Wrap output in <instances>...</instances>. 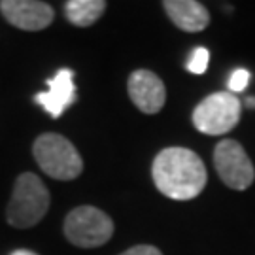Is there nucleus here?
Returning <instances> with one entry per match:
<instances>
[{"label": "nucleus", "instance_id": "f8f14e48", "mask_svg": "<svg viewBox=\"0 0 255 255\" xmlns=\"http://www.w3.org/2000/svg\"><path fill=\"white\" fill-rule=\"evenodd\" d=\"M210 63V53L206 47H197L187 61V70L193 74H204Z\"/></svg>", "mask_w": 255, "mask_h": 255}, {"label": "nucleus", "instance_id": "4468645a", "mask_svg": "<svg viewBox=\"0 0 255 255\" xmlns=\"http://www.w3.org/2000/svg\"><path fill=\"white\" fill-rule=\"evenodd\" d=\"M119 255H163L161 254V250L155 246H149V244H140V246H132L125 250L123 254Z\"/></svg>", "mask_w": 255, "mask_h": 255}, {"label": "nucleus", "instance_id": "9b49d317", "mask_svg": "<svg viewBox=\"0 0 255 255\" xmlns=\"http://www.w3.org/2000/svg\"><path fill=\"white\" fill-rule=\"evenodd\" d=\"M106 9L104 0H68L64 4V15L74 27H91Z\"/></svg>", "mask_w": 255, "mask_h": 255}, {"label": "nucleus", "instance_id": "dca6fc26", "mask_svg": "<svg viewBox=\"0 0 255 255\" xmlns=\"http://www.w3.org/2000/svg\"><path fill=\"white\" fill-rule=\"evenodd\" d=\"M246 106H248V108H255V97H248Z\"/></svg>", "mask_w": 255, "mask_h": 255}, {"label": "nucleus", "instance_id": "2eb2a0df", "mask_svg": "<svg viewBox=\"0 0 255 255\" xmlns=\"http://www.w3.org/2000/svg\"><path fill=\"white\" fill-rule=\"evenodd\" d=\"M11 255H38V254H34V252H30V250H15Z\"/></svg>", "mask_w": 255, "mask_h": 255}, {"label": "nucleus", "instance_id": "f03ea898", "mask_svg": "<svg viewBox=\"0 0 255 255\" xmlns=\"http://www.w3.org/2000/svg\"><path fill=\"white\" fill-rule=\"evenodd\" d=\"M49 210V191L36 174H21L9 199L6 218L17 229H28L40 223Z\"/></svg>", "mask_w": 255, "mask_h": 255}, {"label": "nucleus", "instance_id": "0eeeda50", "mask_svg": "<svg viewBox=\"0 0 255 255\" xmlns=\"http://www.w3.org/2000/svg\"><path fill=\"white\" fill-rule=\"evenodd\" d=\"M0 13L9 25L28 32L44 30L53 23L55 17L53 8L38 0H2Z\"/></svg>", "mask_w": 255, "mask_h": 255}, {"label": "nucleus", "instance_id": "20e7f679", "mask_svg": "<svg viewBox=\"0 0 255 255\" xmlns=\"http://www.w3.org/2000/svg\"><path fill=\"white\" fill-rule=\"evenodd\" d=\"M240 112L242 104L233 93H214L193 110V125L202 134L221 136L237 127L240 121Z\"/></svg>", "mask_w": 255, "mask_h": 255}, {"label": "nucleus", "instance_id": "7ed1b4c3", "mask_svg": "<svg viewBox=\"0 0 255 255\" xmlns=\"http://www.w3.org/2000/svg\"><path fill=\"white\" fill-rule=\"evenodd\" d=\"M32 153L38 166L55 180L70 182L83 170V161L70 140L61 134L46 132L40 134L32 146Z\"/></svg>", "mask_w": 255, "mask_h": 255}, {"label": "nucleus", "instance_id": "9d476101", "mask_svg": "<svg viewBox=\"0 0 255 255\" xmlns=\"http://www.w3.org/2000/svg\"><path fill=\"white\" fill-rule=\"evenodd\" d=\"M163 8L176 27L185 32H201L210 25L208 9L195 0H164Z\"/></svg>", "mask_w": 255, "mask_h": 255}, {"label": "nucleus", "instance_id": "ddd939ff", "mask_svg": "<svg viewBox=\"0 0 255 255\" xmlns=\"http://www.w3.org/2000/svg\"><path fill=\"white\" fill-rule=\"evenodd\" d=\"M248 83H250V72H248L246 68H238L235 72L231 74V78H229V93H240L244 91L248 87Z\"/></svg>", "mask_w": 255, "mask_h": 255}, {"label": "nucleus", "instance_id": "39448f33", "mask_svg": "<svg viewBox=\"0 0 255 255\" xmlns=\"http://www.w3.org/2000/svg\"><path fill=\"white\" fill-rule=\"evenodd\" d=\"M114 235V221L95 206H78L64 219V237L80 248H99Z\"/></svg>", "mask_w": 255, "mask_h": 255}, {"label": "nucleus", "instance_id": "1a4fd4ad", "mask_svg": "<svg viewBox=\"0 0 255 255\" xmlns=\"http://www.w3.org/2000/svg\"><path fill=\"white\" fill-rule=\"evenodd\" d=\"M34 101L46 110L51 118H59L64 110L76 101V83L70 68H61L47 82V91L38 93Z\"/></svg>", "mask_w": 255, "mask_h": 255}, {"label": "nucleus", "instance_id": "423d86ee", "mask_svg": "<svg viewBox=\"0 0 255 255\" xmlns=\"http://www.w3.org/2000/svg\"><path fill=\"white\" fill-rule=\"evenodd\" d=\"M214 166L221 182L235 191H244L255 180V168L237 140H221L214 149Z\"/></svg>", "mask_w": 255, "mask_h": 255}, {"label": "nucleus", "instance_id": "6e6552de", "mask_svg": "<svg viewBox=\"0 0 255 255\" xmlns=\"http://www.w3.org/2000/svg\"><path fill=\"white\" fill-rule=\"evenodd\" d=\"M128 95L140 112L157 114L166 102V87L163 80L151 70H134L128 76Z\"/></svg>", "mask_w": 255, "mask_h": 255}, {"label": "nucleus", "instance_id": "f257e3e1", "mask_svg": "<svg viewBox=\"0 0 255 255\" xmlns=\"http://www.w3.org/2000/svg\"><path fill=\"white\" fill-rule=\"evenodd\" d=\"M153 182L172 201H191L206 185L208 174L199 155L187 147H166L155 157Z\"/></svg>", "mask_w": 255, "mask_h": 255}]
</instances>
